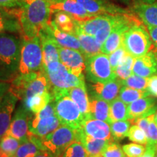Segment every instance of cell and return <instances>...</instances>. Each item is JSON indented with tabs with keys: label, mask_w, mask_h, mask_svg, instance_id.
I'll return each mask as SVG.
<instances>
[{
	"label": "cell",
	"mask_w": 157,
	"mask_h": 157,
	"mask_svg": "<svg viewBox=\"0 0 157 157\" xmlns=\"http://www.w3.org/2000/svg\"><path fill=\"white\" fill-rule=\"evenodd\" d=\"M18 19L23 39L39 36L50 21V3L46 0H23L18 8L8 9Z\"/></svg>",
	"instance_id": "obj_1"
},
{
	"label": "cell",
	"mask_w": 157,
	"mask_h": 157,
	"mask_svg": "<svg viewBox=\"0 0 157 157\" xmlns=\"http://www.w3.org/2000/svg\"><path fill=\"white\" fill-rule=\"evenodd\" d=\"M68 90H52V101L56 109V115L62 125L74 129L81 127L84 117L77 105L67 94Z\"/></svg>",
	"instance_id": "obj_2"
},
{
	"label": "cell",
	"mask_w": 157,
	"mask_h": 157,
	"mask_svg": "<svg viewBox=\"0 0 157 157\" xmlns=\"http://www.w3.org/2000/svg\"><path fill=\"white\" fill-rule=\"evenodd\" d=\"M43 53L39 36L25 39L21 43L18 71L21 74L39 71L42 69Z\"/></svg>",
	"instance_id": "obj_3"
},
{
	"label": "cell",
	"mask_w": 157,
	"mask_h": 157,
	"mask_svg": "<svg viewBox=\"0 0 157 157\" xmlns=\"http://www.w3.org/2000/svg\"><path fill=\"white\" fill-rule=\"evenodd\" d=\"M50 84V92L56 90H68L85 84L84 76L71 74L60 61H53L43 66Z\"/></svg>",
	"instance_id": "obj_4"
},
{
	"label": "cell",
	"mask_w": 157,
	"mask_h": 157,
	"mask_svg": "<svg viewBox=\"0 0 157 157\" xmlns=\"http://www.w3.org/2000/svg\"><path fill=\"white\" fill-rule=\"evenodd\" d=\"M122 46L127 54L133 58L141 57L150 51L152 41L148 29L140 23H135L124 35Z\"/></svg>",
	"instance_id": "obj_5"
},
{
	"label": "cell",
	"mask_w": 157,
	"mask_h": 157,
	"mask_svg": "<svg viewBox=\"0 0 157 157\" xmlns=\"http://www.w3.org/2000/svg\"><path fill=\"white\" fill-rule=\"evenodd\" d=\"M21 42L9 33L0 34V69L16 74L21 56Z\"/></svg>",
	"instance_id": "obj_6"
},
{
	"label": "cell",
	"mask_w": 157,
	"mask_h": 157,
	"mask_svg": "<svg viewBox=\"0 0 157 157\" xmlns=\"http://www.w3.org/2000/svg\"><path fill=\"white\" fill-rule=\"evenodd\" d=\"M78 129H74L66 125H60L41 140L47 150L52 154L54 157H60L68 146L74 141H78Z\"/></svg>",
	"instance_id": "obj_7"
},
{
	"label": "cell",
	"mask_w": 157,
	"mask_h": 157,
	"mask_svg": "<svg viewBox=\"0 0 157 157\" xmlns=\"http://www.w3.org/2000/svg\"><path fill=\"white\" fill-rule=\"evenodd\" d=\"M86 77L90 82H107L117 78L111 68L109 56L100 52L85 59Z\"/></svg>",
	"instance_id": "obj_8"
},
{
	"label": "cell",
	"mask_w": 157,
	"mask_h": 157,
	"mask_svg": "<svg viewBox=\"0 0 157 157\" xmlns=\"http://www.w3.org/2000/svg\"><path fill=\"white\" fill-rule=\"evenodd\" d=\"M137 23H139L138 21L133 18V17L129 15V14L121 15L109 37L102 44L101 52L109 56L119 48L122 44L123 37L125 32L132 25Z\"/></svg>",
	"instance_id": "obj_9"
},
{
	"label": "cell",
	"mask_w": 157,
	"mask_h": 157,
	"mask_svg": "<svg viewBox=\"0 0 157 157\" xmlns=\"http://www.w3.org/2000/svg\"><path fill=\"white\" fill-rule=\"evenodd\" d=\"M29 111L23 105H20L12 118L10 125L5 135H10L23 142L28 139Z\"/></svg>",
	"instance_id": "obj_10"
},
{
	"label": "cell",
	"mask_w": 157,
	"mask_h": 157,
	"mask_svg": "<svg viewBox=\"0 0 157 157\" xmlns=\"http://www.w3.org/2000/svg\"><path fill=\"white\" fill-rule=\"evenodd\" d=\"M60 61L71 74L78 76L84 75L86 69L85 58L80 51L74 49L59 48Z\"/></svg>",
	"instance_id": "obj_11"
},
{
	"label": "cell",
	"mask_w": 157,
	"mask_h": 157,
	"mask_svg": "<svg viewBox=\"0 0 157 157\" xmlns=\"http://www.w3.org/2000/svg\"><path fill=\"white\" fill-rule=\"evenodd\" d=\"M90 14L98 15H124L129 12L118 7L108 0H76Z\"/></svg>",
	"instance_id": "obj_12"
},
{
	"label": "cell",
	"mask_w": 157,
	"mask_h": 157,
	"mask_svg": "<svg viewBox=\"0 0 157 157\" xmlns=\"http://www.w3.org/2000/svg\"><path fill=\"white\" fill-rule=\"evenodd\" d=\"M90 90L92 97L99 98L111 103L119 95L121 83L119 78L107 82H90Z\"/></svg>",
	"instance_id": "obj_13"
},
{
	"label": "cell",
	"mask_w": 157,
	"mask_h": 157,
	"mask_svg": "<svg viewBox=\"0 0 157 157\" xmlns=\"http://www.w3.org/2000/svg\"><path fill=\"white\" fill-rule=\"evenodd\" d=\"M50 10L51 13H55L65 12L71 15L76 21H83L95 16L88 13L76 0H58L56 2L50 4Z\"/></svg>",
	"instance_id": "obj_14"
},
{
	"label": "cell",
	"mask_w": 157,
	"mask_h": 157,
	"mask_svg": "<svg viewBox=\"0 0 157 157\" xmlns=\"http://www.w3.org/2000/svg\"><path fill=\"white\" fill-rule=\"evenodd\" d=\"M157 109V103L154 98H141L127 105L128 119L132 122L141 117H147L154 114Z\"/></svg>",
	"instance_id": "obj_15"
},
{
	"label": "cell",
	"mask_w": 157,
	"mask_h": 157,
	"mask_svg": "<svg viewBox=\"0 0 157 157\" xmlns=\"http://www.w3.org/2000/svg\"><path fill=\"white\" fill-rule=\"evenodd\" d=\"M43 30L52 37L60 48L74 49L81 52V44L77 36L60 30L55 24L53 21L50 22L49 21Z\"/></svg>",
	"instance_id": "obj_16"
},
{
	"label": "cell",
	"mask_w": 157,
	"mask_h": 157,
	"mask_svg": "<svg viewBox=\"0 0 157 157\" xmlns=\"http://www.w3.org/2000/svg\"><path fill=\"white\" fill-rule=\"evenodd\" d=\"M80 130L85 135L101 140H113L111 127L106 121L93 119H84Z\"/></svg>",
	"instance_id": "obj_17"
},
{
	"label": "cell",
	"mask_w": 157,
	"mask_h": 157,
	"mask_svg": "<svg viewBox=\"0 0 157 157\" xmlns=\"http://www.w3.org/2000/svg\"><path fill=\"white\" fill-rule=\"evenodd\" d=\"M17 100L9 90L0 99V140L8 130Z\"/></svg>",
	"instance_id": "obj_18"
},
{
	"label": "cell",
	"mask_w": 157,
	"mask_h": 157,
	"mask_svg": "<svg viewBox=\"0 0 157 157\" xmlns=\"http://www.w3.org/2000/svg\"><path fill=\"white\" fill-rule=\"evenodd\" d=\"M118 15H98L83 21H76V29L85 34L95 36L104 26L113 22Z\"/></svg>",
	"instance_id": "obj_19"
},
{
	"label": "cell",
	"mask_w": 157,
	"mask_h": 157,
	"mask_svg": "<svg viewBox=\"0 0 157 157\" xmlns=\"http://www.w3.org/2000/svg\"><path fill=\"white\" fill-rule=\"evenodd\" d=\"M132 74L142 77L149 78L157 74V54L149 51L144 56L135 58Z\"/></svg>",
	"instance_id": "obj_20"
},
{
	"label": "cell",
	"mask_w": 157,
	"mask_h": 157,
	"mask_svg": "<svg viewBox=\"0 0 157 157\" xmlns=\"http://www.w3.org/2000/svg\"><path fill=\"white\" fill-rule=\"evenodd\" d=\"M62 125L56 116L41 119H30L29 121V132L41 138L50 134Z\"/></svg>",
	"instance_id": "obj_21"
},
{
	"label": "cell",
	"mask_w": 157,
	"mask_h": 157,
	"mask_svg": "<svg viewBox=\"0 0 157 157\" xmlns=\"http://www.w3.org/2000/svg\"><path fill=\"white\" fill-rule=\"evenodd\" d=\"M39 36L40 37L41 43H42L43 66H46L51 62L60 61V56H59L60 46L58 43L43 29L39 33Z\"/></svg>",
	"instance_id": "obj_22"
},
{
	"label": "cell",
	"mask_w": 157,
	"mask_h": 157,
	"mask_svg": "<svg viewBox=\"0 0 157 157\" xmlns=\"http://www.w3.org/2000/svg\"><path fill=\"white\" fill-rule=\"evenodd\" d=\"M86 118L106 121L110 124L111 120L110 119L109 103L97 98H89V110L84 119Z\"/></svg>",
	"instance_id": "obj_23"
},
{
	"label": "cell",
	"mask_w": 157,
	"mask_h": 157,
	"mask_svg": "<svg viewBox=\"0 0 157 157\" xmlns=\"http://www.w3.org/2000/svg\"><path fill=\"white\" fill-rule=\"evenodd\" d=\"M39 71L31 72L28 74H16L10 82V87L9 91L13 93L17 99L23 101L25 98V93L27 88L29 87L31 82L36 77Z\"/></svg>",
	"instance_id": "obj_24"
},
{
	"label": "cell",
	"mask_w": 157,
	"mask_h": 157,
	"mask_svg": "<svg viewBox=\"0 0 157 157\" xmlns=\"http://www.w3.org/2000/svg\"><path fill=\"white\" fill-rule=\"evenodd\" d=\"M134 11L147 26H157V2L139 4L135 6Z\"/></svg>",
	"instance_id": "obj_25"
},
{
	"label": "cell",
	"mask_w": 157,
	"mask_h": 157,
	"mask_svg": "<svg viewBox=\"0 0 157 157\" xmlns=\"http://www.w3.org/2000/svg\"><path fill=\"white\" fill-rule=\"evenodd\" d=\"M75 35L79 40L81 44V52L84 58H88L101 52V46L96 41L95 36L83 33L77 29L76 30Z\"/></svg>",
	"instance_id": "obj_26"
},
{
	"label": "cell",
	"mask_w": 157,
	"mask_h": 157,
	"mask_svg": "<svg viewBox=\"0 0 157 157\" xmlns=\"http://www.w3.org/2000/svg\"><path fill=\"white\" fill-rule=\"evenodd\" d=\"M78 141L83 145L90 156H96L101 154L103 149L106 147L110 141L107 140H101L85 135L78 129Z\"/></svg>",
	"instance_id": "obj_27"
},
{
	"label": "cell",
	"mask_w": 157,
	"mask_h": 157,
	"mask_svg": "<svg viewBox=\"0 0 157 157\" xmlns=\"http://www.w3.org/2000/svg\"><path fill=\"white\" fill-rule=\"evenodd\" d=\"M67 94L77 105L84 119L87 117L89 110V97L85 84L70 88L67 90Z\"/></svg>",
	"instance_id": "obj_28"
},
{
	"label": "cell",
	"mask_w": 157,
	"mask_h": 157,
	"mask_svg": "<svg viewBox=\"0 0 157 157\" xmlns=\"http://www.w3.org/2000/svg\"><path fill=\"white\" fill-rule=\"evenodd\" d=\"M52 95L50 91L37 94L23 100V105L29 112L36 114L52 101Z\"/></svg>",
	"instance_id": "obj_29"
},
{
	"label": "cell",
	"mask_w": 157,
	"mask_h": 157,
	"mask_svg": "<svg viewBox=\"0 0 157 157\" xmlns=\"http://www.w3.org/2000/svg\"><path fill=\"white\" fill-rule=\"evenodd\" d=\"M21 33L18 19L8 9L0 7V34L2 33Z\"/></svg>",
	"instance_id": "obj_30"
},
{
	"label": "cell",
	"mask_w": 157,
	"mask_h": 157,
	"mask_svg": "<svg viewBox=\"0 0 157 157\" xmlns=\"http://www.w3.org/2000/svg\"><path fill=\"white\" fill-rule=\"evenodd\" d=\"M53 22L60 30L71 34H76V20L68 13L61 11L57 12L55 15Z\"/></svg>",
	"instance_id": "obj_31"
},
{
	"label": "cell",
	"mask_w": 157,
	"mask_h": 157,
	"mask_svg": "<svg viewBox=\"0 0 157 157\" xmlns=\"http://www.w3.org/2000/svg\"><path fill=\"white\" fill-rule=\"evenodd\" d=\"M110 105V119L111 122L117 121L128 120L127 105L119 98H115L109 103Z\"/></svg>",
	"instance_id": "obj_32"
},
{
	"label": "cell",
	"mask_w": 157,
	"mask_h": 157,
	"mask_svg": "<svg viewBox=\"0 0 157 157\" xmlns=\"http://www.w3.org/2000/svg\"><path fill=\"white\" fill-rule=\"evenodd\" d=\"M149 95H150L147 90H136L126 87V86H122L119 90L118 98L121 100L125 104L129 105L141 98L147 97Z\"/></svg>",
	"instance_id": "obj_33"
},
{
	"label": "cell",
	"mask_w": 157,
	"mask_h": 157,
	"mask_svg": "<svg viewBox=\"0 0 157 157\" xmlns=\"http://www.w3.org/2000/svg\"><path fill=\"white\" fill-rule=\"evenodd\" d=\"M135 58L130 55L126 54L118 66L115 68L114 73L117 78L120 80L126 79L132 74V66L134 63Z\"/></svg>",
	"instance_id": "obj_34"
},
{
	"label": "cell",
	"mask_w": 157,
	"mask_h": 157,
	"mask_svg": "<svg viewBox=\"0 0 157 157\" xmlns=\"http://www.w3.org/2000/svg\"><path fill=\"white\" fill-rule=\"evenodd\" d=\"M131 121L128 120L113 121L110 124L112 139L114 141L123 140L127 137Z\"/></svg>",
	"instance_id": "obj_35"
},
{
	"label": "cell",
	"mask_w": 157,
	"mask_h": 157,
	"mask_svg": "<svg viewBox=\"0 0 157 157\" xmlns=\"http://www.w3.org/2000/svg\"><path fill=\"white\" fill-rule=\"evenodd\" d=\"M21 143V140L15 137L5 135L0 140V148L7 157H14Z\"/></svg>",
	"instance_id": "obj_36"
},
{
	"label": "cell",
	"mask_w": 157,
	"mask_h": 157,
	"mask_svg": "<svg viewBox=\"0 0 157 157\" xmlns=\"http://www.w3.org/2000/svg\"><path fill=\"white\" fill-rule=\"evenodd\" d=\"M40 151V148L28 138L21 143L14 157H35Z\"/></svg>",
	"instance_id": "obj_37"
},
{
	"label": "cell",
	"mask_w": 157,
	"mask_h": 157,
	"mask_svg": "<svg viewBox=\"0 0 157 157\" xmlns=\"http://www.w3.org/2000/svg\"><path fill=\"white\" fill-rule=\"evenodd\" d=\"M120 82L122 86H126L136 90H146L148 87V78L142 77L132 74L126 79L120 80Z\"/></svg>",
	"instance_id": "obj_38"
},
{
	"label": "cell",
	"mask_w": 157,
	"mask_h": 157,
	"mask_svg": "<svg viewBox=\"0 0 157 157\" xmlns=\"http://www.w3.org/2000/svg\"><path fill=\"white\" fill-rule=\"evenodd\" d=\"M85 148L79 141H74L63 153L61 157H89Z\"/></svg>",
	"instance_id": "obj_39"
},
{
	"label": "cell",
	"mask_w": 157,
	"mask_h": 157,
	"mask_svg": "<svg viewBox=\"0 0 157 157\" xmlns=\"http://www.w3.org/2000/svg\"><path fill=\"white\" fill-rule=\"evenodd\" d=\"M127 137L129 140L132 141L133 143H138V144L146 145L148 143V137L146 133L135 124L130 127Z\"/></svg>",
	"instance_id": "obj_40"
},
{
	"label": "cell",
	"mask_w": 157,
	"mask_h": 157,
	"mask_svg": "<svg viewBox=\"0 0 157 157\" xmlns=\"http://www.w3.org/2000/svg\"><path fill=\"white\" fill-rule=\"evenodd\" d=\"M101 155L103 157H124L125 154L120 145L114 140H111L103 149Z\"/></svg>",
	"instance_id": "obj_41"
},
{
	"label": "cell",
	"mask_w": 157,
	"mask_h": 157,
	"mask_svg": "<svg viewBox=\"0 0 157 157\" xmlns=\"http://www.w3.org/2000/svg\"><path fill=\"white\" fill-rule=\"evenodd\" d=\"M123 151L127 157H142L146 151V147L138 143H129L122 147Z\"/></svg>",
	"instance_id": "obj_42"
},
{
	"label": "cell",
	"mask_w": 157,
	"mask_h": 157,
	"mask_svg": "<svg viewBox=\"0 0 157 157\" xmlns=\"http://www.w3.org/2000/svg\"><path fill=\"white\" fill-rule=\"evenodd\" d=\"M148 143L146 146L157 148V125L154 121V114L148 116Z\"/></svg>",
	"instance_id": "obj_43"
},
{
	"label": "cell",
	"mask_w": 157,
	"mask_h": 157,
	"mask_svg": "<svg viewBox=\"0 0 157 157\" xmlns=\"http://www.w3.org/2000/svg\"><path fill=\"white\" fill-rule=\"evenodd\" d=\"M126 54L127 52L125 51L122 44H121L119 48L109 55L110 63H111V68H112L113 71H114L115 68L117 67L118 65L124 57L126 56Z\"/></svg>",
	"instance_id": "obj_44"
},
{
	"label": "cell",
	"mask_w": 157,
	"mask_h": 157,
	"mask_svg": "<svg viewBox=\"0 0 157 157\" xmlns=\"http://www.w3.org/2000/svg\"><path fill=\"white\" fill-rule=\"evenodd\" d=\"M56 115V109L53 102L51 101L48 105H47L42 111H39L38 113L35 114L34 119H41L44 118H48L50 117H54Z\"/></svg>",
	"instance_id": "obj_45"
},
{
	"label": "cell",
	"mask_w": 157,
	"mask_h": 157,
	"mask_svg": "<svg viewBox=\"0 0 157 157\" xmlns=\"http://www.w3.org/2000/svg\"><path fill=\"white\" fill-rule=\"evenodd\" d=\"M147 91L149 95L157 98V74H154L148 78Z\"/></svg>",
	"instance_id": "obj_46"
},
{
	"label": "cell",
	"mask_w": 157,
	"mask_h": 157,
	"mask_svg": "<svg viewBox=\"0 0 157 157\" xmlns=\"http://www.w3.org/2000/svg\"><path fill=\"white\" fill-rule=\"evenodd\" d=\"M22 2L23 0H0V7L6 9L18 8Z\"/></svg>",
	"instance_id": "obj_47"
},
{
	"label": "cell",
	"mask_w": 157,
	"mask_h": 157,
	"mask_svg": "<svg viewBox=\"0 0 157 157\" xmlns=\"http://www.w3.org/2000/svg\"><path fill=\"white\" fill-rule=\"evenodd\" d=\"M135 124L137 125L141 129L144 131L146 133L147 137H148V117H141L135 119L134 121Z\"/></svg>",
	"instance_id": "obj_48"
},
{
	"label": "cell",
	"mask_w": 157,
	"mask_h": 157,
	"mask_svg": "<svg viewBox=\"0 0 157 157\" xmlns=\"http://www.w3.org/2000/svg\"><path fill=\"white\" fill-rule=\"evenodd\" d=\"M15 75L16 74L9 73V72L5 71L0 69V82H11Z\"/></svg>",
	"instance_id": "obj_49"
},
{
	"label": "cell",
	"mask_w": 157,
	"mask_h": 157,
	"mask_svg": "<svg viewBox=\"0 0 157 157\" xmlns=\"http://www.w3.org/2000/svg\"><path fill=\"white\" fill-rule=\"evenodd\" d=\"M152 43L157 49V26H147Z\"/></svg>",
	"instance_id": "obj_50"
},
{
	"label": "cell",
	"mask_w": 157,
	"mask_h": 157,
	"mask_svg": "<svg viewBox=\"0 0 157 157\" xmlns=\"http://www.w3.org/2000/svg\"><path fill=\"white\" fill-rule=\"evenodd\" d=\"M10 83L7 82H0V99L8 92Z\"/></svg>",
	"instance_id": "obj_51"
},
{
	"label": "cell",
	"mask_w": 157,
	"mask_h": 157,
	"mask_svg": "<svg viewBox=\"0 0 157 157\" xmlns=\"http://www.w3.org/2000/svg\"><path fill=\"white\" fill-rule=\"evenodd\" d=\"M157 151V148L155 147L146 146V151L142 157H155V154Z\"/></svg>",
	"instance_id": "obj_52"
},
{
	"label": "cell",
	"mask_w": 157,
	"mask_h": 157,
	"mask_svg": "<svg viewBox=\"0 0 157 157\" xmlns=\"http://www.w3.org/2000/svg\"><path fill=\"white\" fill-rule=\"evenodd\" d=\"M35 157H54L49 151H41Z\"/></svg>",
	"instance_id": "obj_53"
},
{
	"label": "cell",
	"mask_w": 157,
	"mask_h": 157,
	"mask_svg": "<svg viewBox=\"0 0 157 157\" xmlns=\"http://www.w3.org/2000/svg\"><path fill=\"white\" fill-rule=\"evenodd\" d=\"M0 157H7V156H6V155L2 152V151L1 150V148H0Z\"/></svg>",
	"instance_id": "obj_54"
},
{
	"label": "cell",
	"mask_w": 157,
	"mask_h": 157,
	"mask_svg": "<svg viewBox=\"0 0 157 157\" xmlns=\"http://www.w3.org/2000/svg\"><path fill=\"white\" fill-rule=\"evenodd\" d=\"M154 121L157 125V111H156V113H154Z\"/></svg>",
	"instance_id": "obj_55"
},
{
	"label": "cell",
	"mask_w": 157,
	"mask_h": 157,
	"mask_svg": "<svg viewBox=\"0 0 157 157\" xmlns=\"http://www.w3.org/2000/svg\"><path fill=\"white\" fill-rule=\"evenodd\" d=\"M46 1H48L49 3L51 4V3H54V2H58V0H46Z\"/></svg>",
	"instance_id": "obj_56"
},
{
	"label": "cell",
	"mask_w": 157,
	"mask_h": 157,
	"mask_svg": "<svg viewBox=\"0 0 157 157\" xmlns=\"http://www.w3.org/2000/svg\"><path fill=\"white\" fill-rule=\"evenodd\" d=\"M89 157H103V156H102L101 154H99V155H96V156H90Z\"/></svg>",
	"instance_id": "obj_57"
},
{
	"label": "cell",
	"mask_w": 157,
	"mask_h": 157,
	"mask_svg": "<svg viewBox=\"0 0 157 157\" xmlns=\"http://www.w3.org/2000/svg\"><path fill=\"white\" fill-rule=\"evenodd\" d=\"M155 157H157V151L156 153V154H155Z\"/></svg>",
	"instance_id": "obj_58"
}]
</instances>
